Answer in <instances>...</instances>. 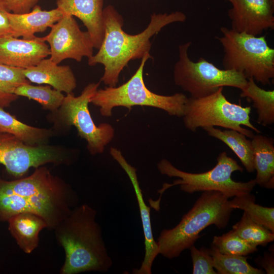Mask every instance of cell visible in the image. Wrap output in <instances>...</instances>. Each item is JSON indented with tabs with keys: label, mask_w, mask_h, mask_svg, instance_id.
I'll return each mask as SVG.
<instances>
[{
	"label": "cell",
	"mask_w": 274,
	"mask_h": 274,
	"mask_svg": "<svg viewBox=\"0 0 274 274\" xmlns=\"http://www.w3.org/2000/svg\"><path fill=\"white\" fill-rule=\"evenodd\" d=\"M189 249L193 264V274H217L209 248L201 247L198 249L193 245Z\"/></svg>",
	"instance_id": "obj_30"
},
{
	"label": "cell",
	"mask_w": 274,
	"mask_h": 274,
	"mask_svg": "<svg viewBox=\"0 0 274 274\" xmlns=\"http://www.w3.org/2000/svg\"><path fill=\"white\" fill-rule=\"evenodd\" d=\"M229 198L220 191H203L177 226L161 231L156 241L159 254L169 259L178 257L194 245L200 232L208 226L225 228L234 210Z\"/></svg>",
	"instance_id": "obj_4"
},
{
	"label": "cell",
	"mask_w": 274,
	"mask_h": 274,
	"mask_svg": "<svg viewBox=\"0 0 274 274\" xmlns=\"http://www.w3.org/2000/svg\"><path fill=\"white\" fill-rule=\"evenodd\" d=\"M0 107V131L10 134L29 146L47 145L54 134L50 128L32 126L22 122Z\"/></svg>",
	"instance_id": "obj_21"
},
{
	"label": "cell",
	"mask_w": 274,
	"mask_h": 274,
	"mask_svg": "<svg viewBox=\"0 0 274 274\" xmlns=\"http://www.w3.org/2000/svg\"><path fill=\"white\" fill-rule=\"evenodd\" d=\"M15 94L39 102L45 110L52 112L61 106L64 98L62 92L52 88L49 85L34 86L30 83L23 84L16 88Z\"/></svg>",
	"instance_id": "obj_25"
},
{
	"label": "cell",
	"mask_w": 274,
	"mask_h": 274,
	"mask_svg": "<svg viewBox=\"0 0 274 274\" xmlns=\"http://www.w3.org/2000/svg\"><path fill=\"white\" fill-rule=\"evenodd\" d=\"M99 85V83L89 84L78 96L73 93L66 94L61 106L52 112L55 125L66 128L74 126L78 135L86 141L87 149L93 155L102 153L114 136L113 126L107 123L97 125L89 111L90 99Z\"/></svg>",
	"instance_id": "obj_10"
},
{
	"label": "cell",
	"mask_w": 274,
	"mask_h": 274,
	"mask_svg": "<svg viewBox=\"0 0 274 274\" xmlns=\"http://www.w3.org/2000/svg\"><path fill=\"white\" fill-rule=\"evenodd\" d=\"M97 211L86 203L78 205L53 230L56 240L64 250L60 274L108 272L113 265L96 221Z\"/></svg>",
	"instance_id": "obj_3"
},
{
	"label": "cell",
	"mask_w": 274,
	"mask_h": 274,
	"mask_svg": "<svg viewBox=\"0 0 274 274\" xmlns=\"http://www.w3.org/2000/svg\"><path fill=\"white\" fill-rule=\"evenodd\" d=\"M232 230L250 244L265 246L274 240V233L252 220L244 212L239 221L232 226Z\"/></svg>",
	"instance_id": "obj_28"
},
{
	"label": "cell",
	"mask_w": 274,
	"mask_h": 274,
	"mask_svg": "<svg viewBox=\"0 0 274 274\" xmlns=\"http://www.w3.org/2000/svg\"><path fill=\"white\" fill-rule=\"evenodd\" d=\"M186 16L183 12L153 13L147 28L140 33L130 35L122 29V16L111 5L103 10L104 37L98 52L88 58V64H101L104 73L100 81L109 87L116 86L119 76L129 61L142 59L150 53V38L168 24L183 22Z\"/></svg>",
	"instance_id": "obj_2"
},
{
	"label": "cell",
	"mask_w": 274,
	"mask_h": 274,
	"mask_svg": "<svg viewBox=\"0 0 274 274\" xmlns=\"http://www.w3.org/2000/svg\"><path fill=\"white\" fill-rule=\"evenodd\" d=\"M8 12L4 6L0 2V38L12 36Z\"/></svg>",
	"instance_id": "obj_32"
},
{
	"label": "cell",
	"mask_w": 274,
	"mask_h": 274,
	"mask_svg": "<svg viewBox=\"0 0 274 274\" xmlns=\"http://www.w3.org/2000/svg\"><path fill=\"white\" fill-rule=\"evenodd\" d=\"M112 158L120 165L129 178L134 189L138 202L145 239V256L141 266L133 269L134 274H151L153 262L159 254L157 242L154 239L151 226L150 209L144 201L136 174V168L126 161L121 152L111 147L110 150Z\"/></svg>",
	"instance_id": "obj_14"
},
{
	"label": "cell",
	"mask_w": 274,
	"mask_h": 274,
	"mask_svg": "<svg viewBox=\"0 0 274 274\" xmlns=\"http://www.w3.org/2000/svg\"><path fill=\"white\" fill-rule=\"evenodd\" d=\"M40 0H0L7 10L16 14L30 12Z\"/></svg>",
	"instance_id": "obj_31"
},
{
	"label": "cell",
	"mask_w": 274,
	"mask_h": 274,
	"mask_svg": "<svg viewBox=\"0 0 274 274\" xmlns=\"http://www.w3.org/2000/svg\"><path fill=\"white\" fill-rule=\"evenodd\" d=\"M42 38L48 43L50 59L57 64L66 59L80 62L84 57L89 58L93 55L89 33L80 29L73 16L63 14L49 33Z\"/></svg>",
	"instance_id": "obj_11"
},
{
	"label": "cell",
	"mask_w": 274,
	"mask_h": 274,
	"mask_svg": "<svg viewBox=\"0 0 274 274\" xmlns=\"http://www.w3.org/2000/svg\"><path fill=\"white\" fill-rule=\"evenodd\" d=\"M149 54L142 58L141 63L132 77L118 87H106L97 89L90 99V103L99 108L100 114L111 117L113 109L117 107L130 109L135 106H148L160 109L170 116L182 117L188 97L183 93L172 95L156 94L149 90L143 79V70Z\"/></svg>",
	"instance_id": "obj_7"
},
{
	"label": "cell",
	"mask_w": 274,
	"mask_h": 274,
	"mask_svg": "<svg viewBox=\"0 0 274 274\" xmlns=\"http://www.w3.org/2000/svg\"><path fill=\"white\" fill-rule=\"evenodd\" d=\"M223 90V87H220L204 97L188 98L182 117L185 127L194 132L199 127L220 126L236 130L252 138L253 132L242 126L244 125L260 133L250 121L251 108L229 101Z\"/></svg>",
	"instance_id": "obj_8"
},
{
	"label": "cell",
	"mask_w": 274,
	"mask_h": 274,
	"mask_svg": "<svg viewBox=\"0 0 274 274\" xmlns=\"http://www.w3.org/2000/svg\"><path fill=\"white\" fill-rule=\"evenodd\" d=\"M218 38L223 49L224 69L243 74L263 85L274 78V49L265 36H254L223 26Z\"/></svg>",
	"instance_id": "obj_6"
},
{
	"label": "cell",
	"mask_w": 274,
	"mask_h": 274,
	"mask_svg": "<svg viewBox=\"0 0 274 274\" xmlns=\"http://www.w3.org/2000/svg\"><path fill=\"white\" fill-rule=\"evenodd\" d=\"M255 197L251 193L234 196L229 204L233 209L243 210L255 222L274 233V208L255 203Z\"/></svg>",
	"instance_id": "obj_24"
},
{
	"label": "cell",
	"mask_w": 274,
	"mask_h": 274,
	"mask_svg": "<svg viewBox=\"0 0 274 274\" xmlns=\"http://www.w3.org/2000/svg\"><path fill=\"white\" fill-rule=\"evenodd\" d=\"M202 128L209 135L220 140L228 146L247 172L252 173L255 170L251 141L248 140L246 135L233 129L222 130L212 126Z\"/></svg>",
	"instance_id": "obj_22"
},
{
	"label": "cell",
	"mask_w": 274,
	"mask_h": 274,
	"mask_svg": "<svg viewBox=\"0 0 274 274\" xmlns=\"http://www.w3.org/2000/svg\"><path fill=\"white\" fill-rule=\"evenodd\" d=\"M45 158L43 146L27 145L14 136L0 131V164L9 174L21 178L30 168L41 166Z\"/></svg>",
	"instance_id": "obj_13"
},
{
	"label": "cell",
	"mask_w": 274,
	"mask_h": 274,
	"mask_svg": "<svg viewBox=\"0 0 274 274\" xmlns=\"http://www.w3.org/2000/svg\"><path fill=\"white\" fill-rule=\"evenodd\" d=\"M23 70L0 63V107H9L19 97L15 94L16 88L30 83L25 77Z\"/></svg>",
	"instance_id": "obj_27"
},
{
	"label": "cell",
	"mask_w": 274,
	"mask_h": 274,
	"mask_svg": "<svg viewBox=\"0 0 274 274\" xmlns=\"http://www.w3.org/2000/svg\"><path fill=\"white\" fill-rule=\"evenodd\" d=\"M217 160V164L212 169L201 173L186 172L176 168L166 159L160 160L157 164L160 174L178 179L172 183L163 184L162 188L158 190L160 194L159 198L157 200H148L151 207L159 211L163 193L176 185H180L181 191L188 193L215 190L222 192L229 198L251 193L256 185L254 179L242 182L235 181L231 178L233 172L243 171V168L236 161L224 151L220 153Z\"/></svg>",
	"instance_id": "obj_5"
},
{
	"label": "cell",
	"mask_w": 274,
	"mask_h": 274,
	"mask_svg": "<svg viewBox=\"0 0 274 274\" xmlns=\"http://www.w3.org/2000/svg\"><path fill=\"white\" fill-rule=\"evenodd\" d=\"M191 44L187 42L179 46V59L173 72L176 85L195 98L207 96L220 87H231L242 90L246 87L248 79L241 73L220 69L202 57L193 61L188 56Z\"/></svg>",
	"instance_id": "obj_9"
},
{
	"label": "cell",
	"mask_w": 274,
	"mask_h": 274,
	"mask_svg": "<svg viewBox=\"0 0 274 274\" xmlns=\"http://www.w3.org/2000/svg\"><path fill=\"white\" fill-rule=\"evenodd\" d=\"M273 251L271 253L265 252L263 257H260L258 261L259 264L265 269L266 273L273 274L274 273V259Z\"/></svg>",
	"instance_id": "obj_33"
},
{
	"label": "cell",
	"mask_w": 274,
	"mask_h": 274,
	"mask_svg": "<svg viewBox=\"0 0 274 274\" xmlns=\"http://www.w3.org/2000/svg\"><path fill=\"white\" fill-rule=\"evenodd\" d=\"M77 192L45 165L29 176L6 180L0 176V221L31 213L41 217L47 229L54 228L78 205Z\"/></svg>",
	"instance_id": "obj_1"
},
{
	"label": "cell",
	"mask_w": 274,
	"mask_h": 274,
	"mask_svg": "<svg viewBox=\"0 0 274 274\" xmlns=\"http://www.w3.org/2000/svg\"><path fill=\"white\" fill-rule=\"evenodd\" d=\"M253 162L256 184L273 189L274 187V140L261 134L252 138Z\"/></svg>",
	"instance_id": "obj_20"
},
{
	"label": "cell",
	"mask_w": 274,
	"mask_h": 274,
	"mask_svg": "<svg viewBox=\"0 0 274 274\" xmlns=\"http://www.w3.org/2000/svg\"><path fill=\"white\" fill-rule=\"evenodd\" d=\"M63 15L57 8L49 11L42 10L39 5L35 6L29 12L16 14L8 12L12 36L32 39L36 33L44 32L51 27Z\"/></svg>",
	"instance_id": "obj_18"
},
{
	"label": "cell",
	"mask_w": 274,
	"mask_h": 274,
	"mask_svg": "<svg viewBox=\"0 0 274 274\" xmlns=\"http://www.w3.org/2000/svg\"><path fill=\"white\" fill-rule=\"evenodd\" d=\"M226 1H229V2H231L232 0H226Z\"/></svg>",
	"instance_id": "obj_34"
},
{
	"label": "cell",
	"mask_w": 274,
	"mask_h": 274,
	"mask_svg": "<svg viewBox=\"0 0 274 274\" xmlns=\"http://www.w3.org/2000/svg\"><path fill=\"white\" fill-rule=\"evenodd\" d=\"M241 97L253 102L257 110V122L263 126L274 123V90H266L259 87L253 78H248L246 87L241 90Z\"/></svg>",
	"instance_id": "obj_23"
},
{
	"label": "cell",
	"mask_w": 274,
	"mask_h": 274,
	"mask_svg": "<svg viewBox=\"0 0 274 274\" xmlns=\"http://www.w3.org/2000/svg\"><path fill=\"white\" fill-rule=\"evenodd\" d=\"M213 260V267L217 274H263L265 272L259 268L251 265L246 256L224 254L211 246L209 248Z\"/></svg>",
	"instance_id": "obj_26"
},
{
	"label": "cell",
	"mask_w": 274,
	"mask_h": 274,
	"mask_svg": "<svg viewBox=\"0 0 274 274\" xmlns=\"http://www.w3.org/2000/svg\"><path fill=\"white\" fill-rule=\"evenodd\" d=\"M8 230L20 249L30 254L39 246L40 233L47 226L40 216L31 213H22L11 217L8 220Z\"/></svg>",
	"instance_id": "obj_19"
},
{
	"label": "cell",
	"mask_w": 274,
	"mask_h": 274,
	"mask_svg": "<svg viewBox=\"0 0 274 274\" xmlns=\"http://www.w3.org/2000/svg\"><path fill=\"white\" fill-rule=\"evenodd\" d=\"M25 77L30 82L46 84L66 94L73 93L77 87L74 74L68 65H59L50 58H44L35 66L23 69Z\"/></svg>",
	"instance_id": "obj_17"
},
{
	"label": "cell",
	"mask_w": 274,
	"mask_h": 274,
	"mask_svg": "<svg viewBox=\"0 0 274 274\" xmlns=\"http://www.w3.org/2000/svg\"><path fill=\"white\" fill-rule=\"evenodd\" d=\"M211 246L220 253L224 254L247 256L258 251L255 247L241 237L231 230L220 236H214Z\"/></svg>",
	"instance_id": "obj_29"
},
{
	"label": "cell",
	"mask_w": 274,
	"mask_h": 274,
	"mask_svg": "<svg viewBox=\"0 0 274 274\" xmlns=\"http://www.w3.org/2000/svg\"><path fill=\"white\" fill-rule=\"evenodd\" d=\"M50 55L49 46L42 38L24 39L6 36L0 38V63L26 69Z\"/></svg>",
	"instance_id": "obj_15"
},
{
	"label": "cell",
	"mask_w": 274,
	"mask_h": 274,
	"mask_svg": "<svg viewBox=\"0 0 274 274\" xmlns=\"http://www.w3.org/2000/svg\"><path fill=\"white\" fill-rule=\"evenodd\" d=\"M56 5L63 14L81 20L89 33L94 48L98 49L105 34L103 0H56Z\"/></svg>",
	"instance_id": "obj_16"
},
{
	"label": "cell",
	"mask_w": 274,
	"mask_h": 274,
	"mask_svg": "<svg viewBox=\"0 0 274 274\" xmlns=\"http://www.w3.org/2000/svg\"><path fill=\"white\" fill-rule=\"evenodd\" d=\"M231 29L258 36L274 28V0H232Z\"/></svg>",
	"instance_id": "obj_12"
}]
</instances>
